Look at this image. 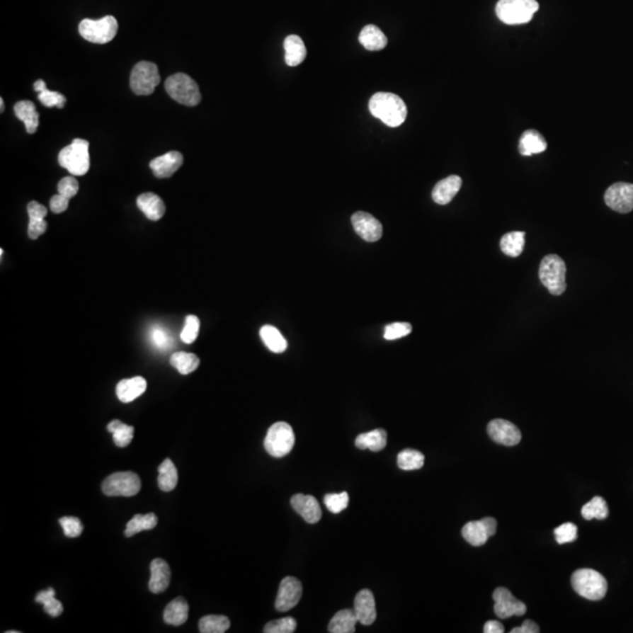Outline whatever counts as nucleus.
<instances>
[{
	"label": "nucleus",
	"mask_w": 633,
	"mask_h": 633,
	"mask_svg": "<svg viewBox=\"0 0 633 633\" xmlns=\"http://www.w3.org/2000/svg\"><path fill=\"white\" fill-rule=\"evenodd\" d=\"M525 246V232H508L501 239V250L509 257H518L523 252Z\"/></svg>",
	"instance_id": "31"
},
{
	"label": "nucleus",
	"mask_w": 633,
	"mask_h": 633,
	"mask_svg": "<svg viewBox=\"0 0 633 633\" xmlns=\"http://www.w3.org/2000/svg\"><path fill=\"white\" fill-rule=\"evenodd\" d=\"M69 198L58 194L53 196L50 201V208L55 214H62L69 208Z\"/></svg>",
	"instance_id": "52"
},
{
	"label": "nucleus",
	"mask_w": 633,
	"mask_h": 633,
	"mask_svg": "<svg viewBox=\"0 0 633 633\" xmlns=\"http://www.w3.org/2000/svg\"><path fill=\"white\" fill-rule=\"evenodd\" d=\"M47 229V223L44 219H30L28 223V236L30 239H37L44 235Z\"/></svg>",
	"instance_id": "50"
},
{
	"label": "nucleus",
	"mask_w": 633,
	"mask_h": 633,
	"mask_svg": "<svg viewBox=\"0 0 633 633\" xmlns=\"http://www.w3.org/2000/svg\"><path fill=\"white\" fill-rule=\"evenodd\" d=\"M46 89H47V87H46V82H45L44 80H38V81L35 82V92H38V93L44 92V91H46Z\"/></svg>",
	"instance_id": "55"
},
{
	"label": "nucleus",
	"mask_w": 633,
	"mask_h": 633,
	"mask_svg": "<svg viewBox=\"0 0 633 633\" xmlns=\"http://www.w3.org/2000/svg\"><path fill=\"white\" fill-rule=\"evenodd\" d=\"M285 62L290 67L300 65L307 58V47L300 35H291L284 40Z\"/></svg>",
	"instance_id": "24"
},
{
	"label": "nucleus",
	"mask_w": 633,
	"mask_h": 633,
	"mask_svg": "<svg viewBox=\"0 0 633 633\" xmlns=\"http://www.w3.org/2000/svg\"><path fill=\"white\" fill-rule=\"evenodd\" d=\"M425 464V455L416 450H405L398 454V466L402 470H416Z\"/></svg>",
	"instance_id": "40"
},
{
	"label": "nucleus",
	"mask_w": 633,
	"mask_h": 633,
	"mask_svg": "<svg viewBox=\"0 0 633 633\" xmlns=\"http://www.w3.org/2000/svg\"><path fill=\"white\" fill-rule=\"evenodd\" d=\"M484 633H503L504 627L497 620H489L484 624Z\"/></svg>",
	"instance_id": "54"
},
{
	"label": "nucleus",
	"mask_w": 633,
	"mask_h": 633,
	"mask_svg": "<svg viewBox=\"0 0 633 633\" xmlns=\"http://www.w3.org/2000/svg\"><path fill=\"white\" fill-rule=\"evenodd\" d=\"M548 148V143L537 130H529L522 134L518 150L523 156H531L535 154L543 153Z\"/></svg>",
	"instance_id": "25"
},
{
	"label": "nucleus",
	"mask_w": 633,
	"mask_h": 633,
	"mask_svg": "<svg viewBox=\"0 0 633 633\" xmlns=\"http://www.w3.org/2000/svg\"><path fill=\"white\" fill-rule=\"evenodd\" d=\"M150 339L153 341V344L160 350L171 348V337L167 333V331L164 330L162 327H153L150 331Z\"/></svg>",
	"instance_id": "49"
},
{
	"label": "nucleus",
	"mask_w": 633,
	"mask_h": 633,
	"mask_svg": "<svg viewBox=\"0 0 633 633\" xmlns=\"http://www.w3.org/2000/svg\"><path fill=\"white\" fill-rule=\"evenodd\" d=\"M35 602L44 606L45 611L51 617H59L64 611V606L55 598V591L52 588L38 593Z\"/></svg>",
	"instance_id": "39"
},
{
	"label": "nucleus",
	"mask_w": 633,
	"mask_h": 633,
	"mask_svg": "<svg viewBox=\"0 0 633 633\" xmlns=\"http://www.w3.org/2000/svg\"><path fill=\"white\" fill-rule=\"evenodd\" d=\"M291 506L295 511L304 518V521L314 525L321 518V509L316 497L304 494H297L291 498Z\"/></svg>",
	"instance_id": "18"
},
{
	"label": "nucleus",
	"mask_w": 633,
	"mask_h": 633,
	"mask_svg": "<svg viewBox=\"0 0 633 633\" xmlns=\"http://www.w3.org/2000/svg\"><path fill=\"white\" fill-rule=\"evenodd\" d=\"M303 595V586L295 577H285L280 582V590L276 598V610L285 612L293 609L300 603Z\"/></svg>",
	"instance_id": "15"
},
{
	"label": "nucleus",
	"mask_w": 633,
	"mask_h": 633,
	"mask_svg": "<svg viewBox=\"0 0 633 633\" xmlns=\"http://www.w3.org/2000/svg\"><path fill=\"white\" fill-rule=\"evenodd\" d=\"M4 110H5V103H4V99L1 98L0 99V112L4 113Z\"/></svg>",
	"instance_id": "56"
},
{
	"label": "nucleus",
	"mask_w": 633,
	"mask_h": 633,
	"mask_svg": "<svg viewBox=\"0 0 633 633\" xmlns=\"http://www.w3.org/2000/svg\"><path fill=\"white\" fill-rule=\"evenodd\" d=\"M183 164V155L180 152H169L150 162L149 167L159 178H167L174 175Z\"/></svg>",
	"instance_id": "19"
},
{
	"label": "nucleus",
	"mask_w": 633,
	"mask_h": 633,
	"mask_svg": "<svg viewBox=\"0 0 633 633\" xmlns=\"http://www.w3.org/2000/svg\"><path fill=\"white\" fill-rule=\"evenodd\" d=\"M59 164L74 176H84L91 168L89 142L82 139H75L69 146L59 153Z\"/></svg>",
	"instance_id": "4"
},
{
	"label": "nucleus",
	"mask_w": 633,
	"mask_h": 633,
	"mask_svg": "<svg viewBox=\"0 0 633 633\" xmlns=\"http://www.w3.org/2000/svg\"><path fill=\"white\" fill-rule=\"evenodd\" d=\"M494 612L501 620H507L513 616L521 617L527 612V605L511 595L506 588H497L493 593Z\"/></svg>",
	"instance_id": "11"
},
{
	"label": "nucleus",
	"mask_w": 633,
	"mask_h": 633,
	"mask_svg": "<svg viewBox=\"0 0 633 633\" xmlns=\"http://www.w3.org/2000/svg\"><path fill=\"white\" fill-rule=\"evenodd\" d=\"M177 481H178V474H177L176 467L171 459L164 460L159 467V477H157V484H159L161 491H174L177 486Z\"/></svg>",
	"instance_id": "32"
},
{
	"label": "nucleus",
	"mask_w": 633,
	"mask_h": 633,
	"mask_svg": "<svg viewBox=\"0 0 633 633\" xmlns=\"http://www.w3.org/2000/svg\"><path fill=\"white\" fill-rule=\"evenodd\" d=\"M137 207L150 221H159L166 214V205L162 198L154 193H144L137 198Z\"/></svg>",
	"instance_id": "23"
},
{
	"label": "nucleus",
	"mask_w": 633,
	"mask_h": 633,
	"mask_svg": "<svg viewBox=\"0 0 633 633\" xmlns=\"http://www.w3.org/2000/svg\"><path fill=\"white\" fill-rule=\"evenodd\" d=\"M160 81L159 69L153 62H137L130 74V89L137 96H150Z\"/></svg>",
	"instance_id": "9"
},
{
	"label": "nucleus",
	"mask_w": 633,
	"mask_h": 633,
	"mask_svg": "<svg viewBox=\"0 0 633 633\" xmlns=\"http://www.w3.org/2000/svg\"><path fill=\"white\" fill-rule=\"evenodd\" d=\"M497 522L493 518H484L480 521L468 522L462 528V536L469 544L481 547L496 534Z\"/></svg>",
	"instance_id": "13"
},
{
	"label": "nucleus",
	"mask_w": 633,
	"mask_h": 633,
	"mask_svg": "<svg viewBox=\"0 0 633 633\" xmlns=\"http://www.w3.org/2000/svg\"><path fill=\"white\" fill-rule=\"evenodd\" d=\"M171 364L173 367L180 372L181 375H187L198 370L200 359L194 353L176 352L171 355Z\"/></svg>",
	"instance_id": "36"
},
{
	"label": "nucleus",
	"mask_w": 633,
	"mask_h": 633,
	"mask_svg": "<svg viewBox=\"0 0 633 633\" xmlns=\"http://www.w3.org/2000/svg\"><path fill=\"white\" fill-rule=\"evenodd\" d=\"M156 515L153 514V513L146 515H135V516L127 523L126 530H125V536H126V537H132V536L139 534L141 531L154 529V528L156 527Z\"/></svg>",
	"instance_id": "35"
},
{
	"label": "nucleus",
	"mask_w": 633,
	"mask_h": 633,
	"mask_svg": "<svg viewBox=\"0 0 633 633\" xmlns=\"http://www.w3.org/2000/svg\"><path fill=\"white\" fill-rule=\"evenodd\" d=\"M78 181L75 180L73 176L64 177V178L59 182V194L65 196V198H69V200H71L72 198H74L75 195L78 194Z\"/></svg>",
	"instance_id": "48"
},
{
	"label": "nucleus",
	"mask_w": 633,
	"mask_h": 633,
	"mask_svg": "<svg viewBox=\"0 0 633 633\" xmlns=\"http://www.w3.org/2000/svg\"><path fill=\"white\" fill-rule=\"evenodd\" d=\"M200 332V319L196 316H188L186 318L183 330L181 332V339L186 344H191L196 341Z\"/></svg>",
	"instance_id": "43"
},
{
	"label": "nucleus",
	"mask_w": 633,
	"mask_h": 633,
	"mask_svg": "<svg viewBox=\"0 0 633 633\" xmlns=\"http://www.w3.org/2000/svg\"><path fill=\"white\" fill-rule=\"evenodd\" d=\"M511 633H537L540 632V627L538 624L535 623L534 620H527L523 622L521 627H514L511 631Z\"/></svg>",
	"instance_id": "53"
},
{
	"label": "nucleus",
	"mask_w": 633,
	"mask_h": 633,
	"mask_svg": "<svg viewBox=\"0 0 633 633\" xmlns=\"http://www.w3.org/2000/svg\"><path fill=\"white\" fill-rule=\"evenodd\" d=\"M147 389L146 379L142 377L123 379L116 385V395L120 401L128 404L139 398Z\"/></svg>",
	"instance_id": "22"
},
{
	"label": "nucleus",
	"mask_w": 633,
	"mask_h": 633,
	"mask_svg": "<svg viewBox=\"0 0 633 633\" xmlns=\"http://www.w3.org/2000/svg\"><path fill=\"white\" fill-rule=\"evenodd\" d=\"M118 30L119 24L113 16H106L99 21L84 19L79 24L80 35L93 44H107L115 38Z\"/></svg>",
	"instance_id": "8"
},
{
	"label": "nucleus",
	"mask_w": 633,
	"mask_h": 633,
	"mask_svg": "<svg viewBox=\"0 0 633 633\" xmlns=\"http://www.w3.org/2000/svg\"><path fill=\"white\" fill-rule=\"evenodd\" d=\"M604 200L606 205L617 212H630L633 210V184L625 182L612 184L605 191Z\"/></svg>",
	"instance_id": "12"
},
{
	"label": "nucleus",
	"mask_w": 633,
	"mask_h": 633,
	"mask_svg": "<svg viewBox=\"0 0 633 633\" xmlns=\"http://www.w3.org/2000/svg\"><path fill=\"white\" fill-rule=\"evenodd\" d=\"M566 266L559 256L548 255L542 259L540 280L554 296H561L566 290Z\"/></svg>",
	"instance_id": "6"
},
{
	"label": "nucleus",
	"mask_w": 633,
	"mask_h": 633,
	"mask_svg": "<svg viewBox=\"0 0 633 633\" xmlns=\"http://www.w3.org/2000/svg\"><path fill=\"white\" fill-rule=\"evenodd\" d=\"M387 445V433L384 429H375L371 432L364 433L357 436L355 446L359 450H370L379 452Z\"/></svg>",
	"instance_id": "29"
},
{
	"label": "nucleus",
	"mask_w": 633,
	"mask_h": 633,
	"mask_svg": "<svg viewBox=\"0 0 633 633\" xmlns=\"http://www.w3.org/2000/svg\"><path fill=\"white\" fill-rule=\"evenodd\" d=\"M7 633H18V631H7Z\"/></svg>",
	"instance_id": "57"
},
{
	"label": "nucleus",
	"mask_w": 633,
	"mask_h": 633,
	"mask_svg": "<svg viewBox=\"0 0 633 633\" xmlns=\"http://www.w3.org/2000/svg\"><path fill=\"white\" fill-rule=\"evenodd\" d=\"M462 186V180L457 175H452L440 181L432 191L433 201L440 205H446L452 202Z\"/></svg>",
	"instance_id": "20"
},
{
	"label": "nucleus",
	"mask_w": 633,
	"mask_h": 633,
	"mask_svg": "<svg viewBox=\"0 0 633 633\" xmlns=\"http://www.w3.org/2000/svg\"><path fill=\"white\" fill-rule=\"evenodd\" d=\"M368 108L372 115L392 128L401 126L407 118L406 103L393 93H375L370 100Z\"/></svg>",
	"instance_id": "1"
},
{
	"label": "nucleus",
	"mask_w": 633,
	"mask_h": 633,
	"mask_svg": "<svg viewBox=\"0 0 633 633\" xmlns=\"http://www.w3.org/2000/svg\"><path fill=\"white\" fill-rule=\"evenodd\" d=\"M261 338L266 348L273 353H282L287 348L285 338L283 337L278 329L271 325H266L261 329Z\"/></svg>",
	"instance_id": "33"
},
{
	"label": "nucleus",
	"mask_w": 633,
	"mask_h": 633,
	"mask_svg": "<svg viewBox=\"0 0 633 633\" xmlns=\"http://www.w3.org/2000/svg\"><path fill=\"white\" fill-rule=\"evenodd\" d=\"M295 433L289 423L276 422L270 427L264 440V447L268 453L273 457H284L292 450L295 446Z\"/></svg>",
	"instance_id": "7"
},
{
	"label": "nucleus",
	"mask_w": 633,
	"mask_h": 633,
	"mask_svg": "<svg viewBox=\"0 0 633 633\" xmlns=\"http://www.w3.org/2000/svg\"><path fill=\"white\" fill-rule=\"evenodd\" d=\"M348 494L346 491L339 494H326L324 497V502L327 509L333 513V514H339L341 511H345L348 506Z\"/></svg>",
	"instance_id": "41"
},
{
	"label": "nucleus",
	"mask_w": 633,
	"mask_h": 633,
	"mask_svg": "<svg viewBox=\"0 0 633 633\" xmlns=\"http://www.w3.org/2000/svg\"><path fill=\"white\" fill-rule=\"evenodd\" d=\"M14 114L18 119L24 122L26 132L35 134L39 126V113L37 112L35 103L28 100L19 101L14 105Z\"/></svg>",
	"instance_id": "28"
},
{
	"label": "nucleus",
	"mask_w": 633,
	"mask_h": 633,
	"mask_svg": "<svg viewBox=\"0 0 633 633\" xmlns=\"http://www.w3.org/2000/svg\"><path fill=\"white\" fill-rule=\"evenodd\" d=\"M171 568L164 559H154L150 563L149 590L153 593H164L171 583Z\"/></svg>",
	"instance_id": "21"
},
{
	"label": "nucleus",
	"mask_w": 633,
	"mask_h": 633,
	"mask_svg": "<svg viewBox=\"0 0 633 633\" xmlns=\"http://www.w3.org/2000/svg\"><path fill=\"white\" fill-rule=\"evenodd\" d=\"M359 41L367 51H382L387 46V37L384 35V32L375 26V25H367L361 30L359 35Z\"/></svg>",
	"instance_id": "26"
},
{
	"label": "nucleus",
	"mask_w": 633,
	"mask_h": 633,
	"mask_svg": "<svg viewBox=\"0 0 633 633\" xmlns=\"http://www.w3.org/2000/svg\"><path fill=\"white\" fill-rule=\"evenodd\" d=\"M358 618L352 610L345 609L338 611L329 624V632L353 633Z\"/></svg>",
	"instance_id": "30"
},
{
	"label": "nucleus",
	"mask_w": 633,
	"mask_h": 633,
	"mask_svg": "<svg viewBox=\"0 0 633 633\" xmlns=\"http://www.w3.org/2000/svg\"><path fill=\"white\" fill-rule=\"evenodd\" d=\"M412 332V325L409 323H393L387 325L384 332L386 341H395L406 337Z\"/></svg>",
	"instance_id": "45"
},
{
	"label": "nucleus",
	"mask_w": 633,
	"mask_h": 633,
	"mask_svg": "<svg viewBox=\"0 0 633 633\" xmlns=\"http://www.w3.org/2000/svg\"><path fill=\"white\" fill-rule=\"evenodd\" d=\"M571 586L576 593L589 600H600L608 591L605 577L593 569H579L571 576Z\"/></svg>",
	"instance_id": "2"
},
{
	"label": "nucleus",
	"mask_w": 633,
	"mask_h": 633,
	"mask_svg": "<svg viewBox=\"0 0 633 633\" xmlns=\"http://www.w3.org/2000/svg\"><path fill=\"white\" fill-rule=\"evenodd\" d=\"M59 522H60V525H62L64 532H65L67 537H78V536L81 535L84 527H82L81 521L78 518L65 516V518H60Z\"/></svg>",
	"instance_id": "47"
},
{
	"label": "nucleus",
	"mask_w": 633,
	"mask_h": 633,
	"mask_svg": "<svg viewBox=\"0 0 633 633\" xmlns=\"http://www.w3.org/2000/svg\"><path fill=\"white\" fill-rule=\"evenodd\" d=\"M354 613L357 616L358 622L363 625H372L377 618V609H375V600L373 593L370 590H361L358 593L354 599Z\"/></svg>",
	"instance_id": "17"
},
{
	"label": "nucleus",
	"mask_w": 633,
	"mask_h": 633,
	"mask_svg": "<svg viewBox=\"0 0 633 633\" xmlns=\"http://www.w3.org/2000/svg\"><path fill=\"white\" fill-rule=\"evenodd\" d=\"M198 627L202 633H223L230 627V620L221 615H209L200 620Z\"/></svg>",
	"instance_id": "38"
},
{
	"label": "nucleus",
	"mask_w": 633,
	"mask_h": 633,
	"mask_svg": "<svg viewBox=\"0 0 633 633\" xmlns=\"http://www.w3.org/2000/svg\"><path fill=\"white\" fill-rule=\"evenodd\" d=\"M188 615H189V605L187 600L183 597H177L164 609V620L169 625L180 627L187 622Z\"/></svg>",
	"instance_id": "27"
},
{
	"label": "nucleus",
	"mask_w": 633,
	"mask_h": 633,
	"mask_svg": "<svg viewBox=\"0 0 633 633\" xmlns=\"http://www.w3.org/2000/svg\"><path fill=\"white\" fill-rule=\"evenodd\" d=\"M28 212L30 219H44L47 215V209L39 202L32 201L28 203Z\"/></svg>",
	"instance_id": "51"
},
{
	"label": "nucleus",
	"mask_w": 633,
	"mask_h": 633,
	"mask_svg": "<svg viewBox=\"0 0 633 633\" xmlns=\"http://www.w3.org/2000/svg\"><path fill=\"white\" fill-rule=\"evenodd\" d=\"M352 225L358 235L366 242H377L382 239V225L380 222L365 211H357L352 215Z\"/></svg>",
	"instance_id": "16"
},
{
	"label": "nucleus",
	"mask_w": 633,
	"mask_h": 633,
	"mask_svg": "<svg viewBox=\"0 0 633 633\" xmlns=\"http://www.w3.org/2000/svg\"><path fill=\"white\" fill-rule=\"evenodd\" d=\"M164 89L171 99L181 105L194 107L201 103L202 96L198 84L184 73L171 75L164 82Z\"/></svg>",
	"instance_id": "5"
},
{
	"label": "nucleus",
	"mask_w": 633,
	"mask_h": 633,
	"mask_svg": "<svg viewBox=\"0 0 633 633\" xmlns=\"http://www.w3.org/2000/svg\"><path fill=\"white\" fill-rule=\"evenodd\" d=\"M540 8L536 0H500L496 4V16L507 25L528 24Z\"/></svg>",
	"instance_id": "3"
},
{
	"label": "nucleus",
	"mask_w": 633,
	"mask_h": 633,
	"mask_svg": "<svg viewBox=\"0 0 633 633\" xmlns=\"http://www.w3.org/2000/svg\"><path fill=\"white\" fill-rule=\"evenodd\" d=\"M582 516L588 521L593 518L605 520L609 516V507L606 501L600 496L593 497V500L583 506Z\"/></svg>",
	"instance_id": "37"
},
{
	"label": "nucleus",
	"mask_w": 633,
	"mask_h": 633,
	"mask_svg": "<svg viewBox=\"0 0 633 633\" xmlns=\"http://www.w3.org/2000/svg\"><path fill=\"white\" fill-rule=\"evenodd\" d=\"M577 531H578L577 525L574 523H564L556 528L554 534L559 544H565L577 540Z\"/></svg>",
	"instance_id": "44"
},
{
	"label": "nucleus",
	"mask_w": 633,
	"mask_h": 633,
	"mask_svg": "<svg viewBox=\"0 0 633 633\" xmlns=\"http://www.w3.org/2000/svg\"><path fill=\"white\" fill-rule=\"evenodd\" d=\"M107 429H108V432L112 433L114 443L120 448H125V447L128 446L132 443V440H133V426L126 425V423H123L120 420H113L107 426Z\"/></svg>",
	"instance_id": "34"
},
{
	"label": "nucleus",
	"mask_w": 633,
	"mask_h": 633,
	"mask_svg": "<svg viewBox=\"0 0 633 633\" xmlns=\"http://www.w3.org/2000/svg\"><path fill=\"white\" fill-rule=\"evenodd\" d=\"M38 99L45 107H58L60 109L65 107L66 96L62 93L52 92L50 89L39 93Z\"/></svg>",
	"instance_id": "46"
},
{
	"label": "nucleus",
	"mask_w": 633,
	"mask_h": 633,
	"mask_svg": "<svg viewBox=\"0 0 633 633\" xmlns=\"http://www.w3.org/2000/svg\"><path fill=\"white\" fill-rule=\"evenodd\" d=\"M140 489V477L133 472L112 474L103 482V491L107 496L132 497Z\"/></svg>",
	"instance_id": "10"
},
{
	"label": "nucleus",
	"mask_w": 633,
	"mask_h": 633,
	"mask_svg": "<svg viewBox=\"0 0 633 633\" xmlns=\"http://www.w3.org/2000/svg\"><path fill=\"white\" fill-rule=\"evenodd\" d=\"M296 629V620H293L292 617H285L269 622L263 631L266 633H292Z\"/></svg>",
	"instance_id": "42"
},
{
	"label": "nucleus",
	"mask_w": 633,
	"mask_h": 633,
	"mask_svg": "<svg viewBox=\"0 0 633 633\" xmlns=\"http://www.w3.org/2000/svg\"><path fill=\"white\" fill-rule=\"evenodd\" d=\"M488 435L494 443L503 446L513 447L520 443L522 439L521 430L513 422L503 419L491 420L488 423Z\"/></svg>",
	"instance_id": "14"
}]
</instances>
